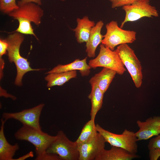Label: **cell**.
Listing matches in <instances>:
<instances>
[{
    "label": "cell",
    "mask_w": 160,
    "mask_h": 160,
    "mask_svg": "<svg viewBox=\"0 0 160 160\" xmlns=\"http://www.w3.org/2000/svg\"><path fill=\"white\" fill-rule=\"evenodd\" d=\"M136 123L139 130L135 134L137 141L148 140L160 134V116L150 117L144 121L137 120Z\"/></svg>",
    "instance_id": "cell-12"
},
{
    "label": "cell",
    "mask_w": 160,
    "mask_h": 160,
    "mask_svg": "<svg viewBox=\"0 0 160 160\" xmlns=\"http://www.w3.org/2000/svg\"><path fill=\"white\" fill-rule=\"evenodd\" d=\"M88 65L91 68L98 67L108 68L116 71L117 73L123 75L126 71L124 66L118 54L101 44L99 53L97 57L90 60Z\"/></svg>",
    "instance_id": "cell-8"
},
{
    "label": "cell",
    "mask_w": 160,
    "mask_h": 160,
    "mask_svg": "<svg viewBox=\"0 0 160 160\" xmlns=\"http://www.w3.org/2000/svg\"><path fill=\"white\" fill-rule=\"evenodd\" d=\"M87 57L82 60L76 59L73 62L64 65H58L46 73V74L59 73L79 70L82 76L88 75L90 73L91 67L87 63Z\"/></svg>",
    "instance_id": "cell-13"
},
{
    "label": "cell",
    "mask_w": 160,
    "mask_h": 160,
    "mask_svg": "<svg viewBox=\"0 0 160 160\" xmlns=\"http://www.w3.org/2000/svg\"><path fill=\"white\" fill-rule=\"evenodd\" d=\"M139 0H109L111 3L112 8L122 7L130 5Z\"/></svg>",
    "instance_id": "cell-23"
},
{
    "label": "cell",
    "mask_w": 160,
    "mask_h": 160,
    "mask_svg": "<svg viewBox=\"0 0 160 160\" xmlns=\"http://www.w3.org/2000/svg\"><path fill=\"white\" fill-rule=\"evenodd\" d=\"M115 50L131 76L135 87L140 88L143 78L142 67L134 50L126 44L118 46Z\"/></svg>",
    "instance_id": "cell-5"
},
{
    "label": "cell",
    "mask_w": 160,
    "mask_h": 160,
    "mask_svg": "<svg viewBox=\"0 0 160 160\" xmlns=\"http://www.w3.org/2000/svg\"><path fill=\"white\" fill-rule=\"evenodd\" d=\"M76 21L77 26L72 30L75 32L77 41L79 43L86 42L92 28L95 25V22L90 20L87 16H85L81 19L77 18Z\"/></svg>",
    "instance_id": "cell-17"
},
{
    "label": "cell",
    "mask_w": 160,
    "mask_h": 160,
    "mask_svg": "<svg viewBox=\"0 0 160 160\" xmlns=\"http://www.w3.org/2000/svg\"><path fill=\"white\" fill-rule=\"evenodd\" d=\"M39 6L34 3H27L19 5L18 9L8 14L9 16L18 21V27L15 31L33 35L38 40L31 23L33 22L37 25L41 23L43 10Z\"/></svg>",
    "instance_id": "cell-1"
},
{
    "label": "cell",
    "mask_w": 160,
    "mask_h": 160,
    "mask_svg": "<svg viewBox=\"0 0 160 160\" xmlns=\"http://www.w3.org/2000/svg\"><path fill=\"white\" fill-rule=\"evenodd\" d=\"M138 157L136 154L130 153L121 148L112 146L110 149H105L95 160H131Z\"/></svg>",
    "instance_id": "cell-14"
},
{
    "label": "cell",
    "mask_w": 160,
    "mask_h": 160,
    "mask_svg": "<svg viewBox=\"0 0 160 160\" xmlns=\"http://www.w3.org/2000/svg\"><path fill=\"white\" fill-rule=\"evenodd\" d=\"M91 87V92L88 97L90 100L91 104V119L95 120L98 112L102 107L104 93L97 85H93Z\"/></svg>",
    "instance_id": "cell-19"
},
{
    "label": "cell",
    "mask_w": 160,
    "mask_h": 160,
    "mask_svg": "<svg viewBox=\"0 0 160 160\" xmlns=\"http://www.w3.org/2000/svg\"><path fill=\"white\" fill-rule=\"evenodd\" d=\"M24 39L23 34L17 32L10 34L6 39L8 44L7 51L9 60L11 63L14 62L16 67L17 74L15 83L18 86L22 85V78L27 72L43 69L32 68L27 59L20 55V47Z\"/></svg>",
    "instance_id": "cell-2"
},
{
    "label": "cell",
    "mask_w": 160,
    "mask_h": 160,
    "mask_svg": "<svg viewBox=\"0 0 160 160\" xmlns=\"http://www.w3.org/2000/svg\"><path fill=\"white\" fill-rule=\"evenodd\" d=\"M95 125V120L92 119L85 124L76 141L78 145L89 142L95 137L98 133Z\"/></svg>",
    "instance_id": "cell-21"
},
{
    "label": "cell",
    "mask_w": 160,
    "mask_h": 160,
    "mask_svg": "<svg viewBox=\"0 0 160 160\" xmlns=\"http://www.w3.org/2000/svg\"><path fill=\"white\" fill-rule=\"evenodd\" d=\"M148 147L149 150L156 148L160 149V134L150 140Z\"/></svg>",
    "instance_id": "cell-24"
},
{
    "label": "cell",
    "mask_w": 160,
    "mask_h": 160,
    "mask_svg": "<svg viewBox=\"0 0 160 160\" xmlns=\"http://www.w3.org/2000/svg\"><path fill=\"white\" fill-rule=\"evenodd\" d=\"M122 7L125 12V16L120 27L121 28L127 22L136 21L145 17H152L159 16L156 8L150 4L149 0H139Z\"/></svg>",
    "instance_id": "cell-9"
},
{
    "label": "cell",
    "mask_w": 160,
    "mask_h": 160,
    "mask_svg": "<svg viewBox=\"0 0 160 160\" xmlns=\"http://www.w3.org/2000/svg\"><path fill=\"white\" fill-rule=\"evenodd\" d=\"M8 47V44L6 39H0V57L7 53Z\"/></svg>",
    "instance_id": "cell-26"
},
{
    "label": "cell",
    "mask_w": 160,
    "mask_h": 160,
    "mask_svg": "<svg viewBox=\"0 0 160 160\" xmlns=\"http://www.w3.org/2000/svg\"><path fill=\"white\" fill-rule=\"evenodd\" d=\"M47 150L48 153L57 155L61 160H79V154L76 141L70 140L62 130Z\"/></svg>",
    "instance_id": "cell-7"
},
{
    "label": "cell",
    "mask_w": 160,
    "mask_h": 160,
    "mask_svg": "<svg viewBox=\"0 0 160 160\" xmlns=\"http://www.w3.org/2000/svg\"><path fill=\"white\" fill-rule=\"evenodd\" d=\"M6 120L3 118L1 120L0 129V160H13L16 151L19 149L17 143L13 145L9 143L4 133V125Z\"/></svg>",
    "instance_id": "cell-15"
},
{
    "label": "cell",
    "mask_w": 160,
    "mask_h": 160,
    "mask_svg": "<svg viewBox=\"0 0 160 160\" xmlns=\"http://www.w3.org/2000/svg\"><path fill=\"white\" fill-rule=\"evenodd\" d=\"M106 141L98 132L91 141L78 145L79 160H95L105 148Z\"/></svg>",
    "instance_id": "cell-11"
},
{
    "label": "cell",
    "mask_w": 160,
    "mask_h": 160,
    "mask_svg": "<svg viewBox=\"0 0 160 160\" xmlns=\"http://www.w3.org/2000/svg\"><path fill=\"white\" fill-rule=\"evenodd\" d=\"M77 76L76 71L48 74L45 78L47 81V87L61 86Z\"/></svg>",
    "instance_id": "cell-20"
},
{
    "label": "cell",
    "mask_w": 160,
    "mask_h": 160,
    "mask_svg": "<svg viewBox=\"0 0 160 160\" xmlns=\"http://www.w3.org/2000/svg\"><path fill=\"white\" fill-rule=\"evenodd\" d=\"M33 152L31 151L26 154L17 159H13V160H24L29 158L33 157Z\"/></svg>",
    "instance_id": "cell-28"
},
{
    "label": "cell",
    "mask_w": 160,
    "mask_h": 160,
    "mask_svg": "<svg viewBox=\"0 0 160 160\" xmlns=\"http://www.w3.org/2000/svg\"><path fill=\"white\" fill-rule=\"evenodd\" d=\"M44 106V104L41 103L32 108L18 112H4L2 114V118L6 121L9 119H15L20 122L23 125L42 131L39 119Z\"/></svg>",
    "instance_id": "cell-10"
},
{
    "label": "cell",
    "mask_w": 160,
    "mask_h": 160,
    "mask_svg": "<svg viewBox=\"0 0 160 160\" xmlns=\"http://www.w3.org/2000/svg\"><path fill=\"white\" fill-rule=\"evenodd\" d=\"M116 72L111 69L103 68L89 80L91 85H96L104 93L106 91L114 78Z\"/></svg>",
    "instance_id": "cell-18"
},
{
    "label": "cell",
    "mask_w": 160,
    "mask_h": 160,
    "mask_svg": "<svg viewBox=\"0 0 160 160\" xmlns=\"http://www.w3.org/2000/svg\"><path fill=\"white\" fill-rule=\"evenodd\" d=\"M60 0L62 1H65V0ZM30 2L34 3L39 5H41L42 4L41 0H20L18 1L17 5L19 6Z\"/></svg>",
    "instance_id": "cell-27"
},
{
    "label": "cell",
    "mask_w": 160,
    "mask_h": 160,
    "mask_svg": "<svg viewBox=\"0 0 160 160\" xmlns=\"http://www.w3.org/2000/svg\"><path fill=\"white\" fill-rule=\"evenodd\" d=\"M106 31L101 44L112 50L123 44H131L136 40V32L125 30L119 27L116 21L112 20L105 25Z\"/></svg>",
    "instance_id": "cell-4"
},
{
    "label": "cell",
    "mask_w": 160,
    "mask_h": 160,
    "mask_svg": "<svg viewBox=\"0 0 160 160\" xmlns=\"http://www.w3.org/2000/svg\"><path fill=\"white\" fill-rule=\"evenodd\" d=\"M14 136L16 139L28 141L34 146L36 160H42L47 153V149L56 138V135L52 136L42 130L23 125L15 133Z\"/></svg>",
    "instance_id": "cell-3"
},
{
    "label": "cell",
    "mask_w": 160,
    "mask_h": 160,
    "mask_svg": "<svg viewBox=\"0 0 160 160\" xmlns=\"http://www.w3.org/2000/svg\"><path fill=\"white\" fill-rule=\"evenodd\" d=\"M19 7L16 0H0V9L3 12L9 14Z\"/></svg>",
    "instance_id": "cell-22"
},
{
    "label": "cell",
    "mask_w": 160,
    "mask_h": 160,
    "mask_svg": "<svg viewBox=\"0 0 160 160\" xmlns=\"http://www.w3.org/2000/svg\"><path fill=\"white\" fill-rule=\"evenodd\" d=\"M104 23L102 20L98 22L92 28L89 37L86 42V52L89 57H94L98 45L101 43L103 36L101 33Z\"/></svg>",
    "instance_id": "cell-16"
},
{
    "label": "cell",
    "mask_w": 160,
    "mask_h": 160,
    "mask_svg": "<svg viewBox=\"0 0 160 160\" xmlns=\"http://www.w3.org/2000/svg\"><path fill=\"white\" fill-rule=\"evenodd\" d=\"M95 127L97 131L104 137L106 142L111 146L123 148L132 153H137L138 141L134 132L125 129L122 134H117L105 129L98 124Z\"/></svg>",
    "instance_id": "cell-6"
},
{
    "label": "cell",
    "mask_w": 160,
    "mask_h": 160,
    "mask_svg": "<svg viewBox=\"0 0 160 160\" xmlns=\"http://www.w3.org/2000/svg\"><path fill=\"white\" fill-rule=\"evenodd\" d=\"M149 156L150 160H157L160 157V149L154 148L149 150Z\"/></svg>",
    "instance_id": "cell-25"
}]
</instances>
